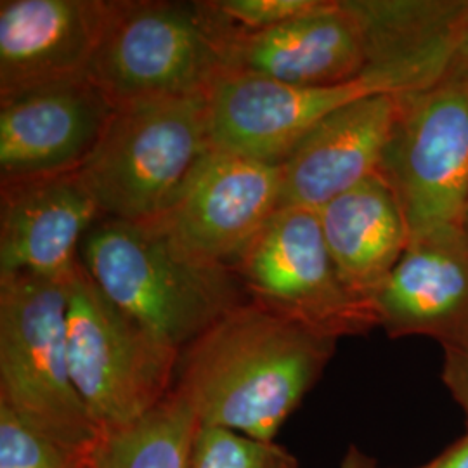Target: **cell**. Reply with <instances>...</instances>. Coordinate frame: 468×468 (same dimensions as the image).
Listing matches in <instances>:
<instances>
[{
  "label": "cell",
  "instance_id": "cell-25",
  "mask_svg": "<svg viewBox=\"0 0 468 468\" xmlns=\"http://www.w3.org/2000/svg\"><path fill=\"white\" fill-rule=\"evenodd\" d=\"M340 468H380L377 465L375 458L369 456L368 452H363L359 446L352 444L349 450L344 454V460Z\"/></svg>",
  "mask_w": 468,
  "mask_h": 468
},
{
  "label": "cell",
  "instance_id": "cell-23",
  "mask_svg": "<svg viewBox=\"0 0 468 468\" xmlns=\"http://www.w3.org/2000/svg\"><path fill=\"white\" fill-rule=\"evenodd\" d=\"M415 468H468V432L434 460Z\"/></svg>",
  "mask_w": 468,
  "mask_h": 468
},
{
  "label": "cell",
  "instance_id": "cell-5",
  "mask_svg": "<svg viewBox=\"0 0 468 468\" xmlns=\"http://www.w3.org/2000/svg\"><path fill=\"white\" fill-rule=\"evenodd\" d=\"M68 365L101 437L131 427L174 390L181 351L123 314L84 266L67 283Z\"/></svg>",
  "mask_w": 468,
  "mask_h": 468
},
{
  "label": "cell",
  "instance_id": "cell-9",
  "mask_svg": "<svg viewBox=\"0 0 468 468\" xmlns=\"http://www.w3.org/2000/svg\"><path fill=\"white\" fill-rule=\"evenodd\" d=\"M233 272L249 301L318 334L340 340L378 328L373 307L340 280L318 210L278 208Z\"/></svg>",
  "mask_w": 468,
  "mask_h": 468
},
{
  "label": "cell",
  "instance_id": "cell-8",
  "mask_svg": "<svg viewBox=\"0 0 468 468\" xmlns=\"http://www.w3.org/2000/svg\"><path fill=\"white\" fill-rule=\"evenodd\" d=\"M434 77L408 67L368 68L346 84L299 87L228 69L208 89L207 125L214 150L280 165L323 118L375 94H401L429 87Z\"/></svg>",
  "mask_w": 468,
  "mask_h": 468
},
{
  "label": "cell",
  "instance_id": "cell-11",
  "mask_svg": "<svg viewBox=\"0 0 468 468\" xmlns=\"http://www.w3.org/2000/svg\"><path fill=\"white\" fill-rule=\"evenodd\" d=\"M120 0H2L0 102L87 80Z\"/></svg>",
  "mask_w": 468,
  "mask_h": 468
},
{
  "label": "cell",
  "instance_id": "cell-14",
  "mask_svg": "<svg viewBox=\"0 0 468 468\" xmlns=\"http://www.w3.org/2000/svg\"><path fill=\"white\" fill-rule=\"evenodd\" d=\"M113 110L89 80L0 102V179L75 172L94 150Z\"/></svg>",
  "mask_w": 468,
  "mask_h": 468
},
{
  "label": "cell",
  "instance_id": "cell-13",
  "mask_svg": "<svg viewBox=\"0 0 468 468\" xmlns=\"http://www.w3.org/2000/svg\"><path fill=\"white\" fill-rule=\"evenodd\" d=\"M371 305L390 338L421 335L442 349L468 347L465 228H441L411 239Z\"/></svg>",
  "mask_w": 468,
  "mask_h": 468
},
{
  "label": "cell",
  "instance_id": "cell-20",
  "mask_svg": "<svg viewBox=\"0 0 468 468\" xmlns=\"http://www.w3.org/2000/svg\"><path fill=\"white\" fill-rule=\"evenodd\" d=\"M187 468H301L274 441L253 439L218 427H200Z\"/></svg>",
  "mask_w": 468,
  "mask_h": 468
},
{
  "label": "cell",
  "instance_id": "cell-2",
  "mask_svg": "<svg viewBox=\"0 0 468 468\" xmlns=\"http://www.w3.org/2000/svg\"><path fill=\"white\" fill-rule=\"evenodd\" d=\"M80 264L118 309L183 352L247 293L233 271L187 262L143 224L101 218L85 234Z\"/></svg>",
  "mask_w": 468,
  "mask_h": 468
},
{
  "label": "cell",
  "instance_id": "cell-27",
  "mask_svg": "<svg viewBox=\"0 0 468 468\" xmlns=\"http://www.w3.org/2000/svg\"><path fill=\"white\" fill-rule=\"evenodd\" d=\"M463 228H465V231L468 234V210H467V218H465V224H463Z\"/></svg>",
  "mask_w": 468,
  "mask_h": 468
},
{
  "label": "cell",
  "instance_id": "cell-26",
  "mask_svg": "<svg viewBox=\"0 0 468 468\" xmlns=\"http://www.w3.org/2000/svg\"><path fill=\"white\" fill-rule=\"evenodd\" d=\"M85 468H94V452H92V458H90V462L87 463V467Z\"/></svg>",
  "mask_w": 468,
  "mask_h": 468
},
{
  "label": "cell",
  "instance_id": "cell-3",
  "mask_svg": "<svg viewBox=\"0 0 468 468\" xmlns=\"http://www.w3.org/2000/svg\"><path fill=\"white\" fill-rule=\"evenodd\" d=\"M229 32L212 2L120 0L87 80L113 106L207 96L228 71Z\"/></svg>",
  "mask_w": 468,
  "mask_h": 468
},
{
  "label": "cell",
  "instance_id": "cell-17",
  "mask_svg": "<svg viewBox=\"0 0 468 468\" xmlns=\"http://www.w3.org/2000/svg\"><path fill=\"white\" fill-rule=\"evenodd\" d=\"M318 216L340 280L371 305L410 245L396 193L377 174L321 207Z\"/></svg>",
  "mask_w": 468,
  "mask_h": 468
},
{
  "label": "cell",
  "instance_id": "cell-12",
  "mask_svg": "<svg viewBox=\"0 0 468 468\" xmlns=\"http://www.w3.org/2000/svg\"><path fill=\"white\" fill-rule=\"evenodd\" d=\"M102 218L77 172L2 181L0 276L32 274L68 283L80 245Z\"/></svg>",
  "mask_w": 468,
  "mask_h": 468
},
{
  "label": "cell",
  "instance_id": "cell-10",
  "mask_svg": "<svg viewBox=\"0 0 468 468\" xmlns=\"http://www.w3.org/2000/svg\"><path fill=\"white\" fill-rule=\"evenodd\" d=\"M280 203V165L212 148L143 226L187 262L233 271Z\"/></svg>",
  "mask_w": 468,
  "mask_h": 468
},
{
  "label": "cell",
  "instance_id": "cell-6",
  "mask_svg": "<svg viewBox=\"0 0 468 468\" xmlns=\"http://www.w3.org/2000/svg\"><path fill=\"white\" fill-rule=\"evenodd\" d=\"M67 283L0 276V402L50 435L94 448L100 431L68 365Z\"/></svg>",
  "mask_w": 468,
  "mask_h": 468
},
{
  "label": "cell",
  "instance_id": "cell-21",
  "mask_svg": "<svg viewBox=\"0 0 468 468\" xmlns=\"http://www.w3.org/2000/svg\"><path fill=\"white\" fill-rule=\"evenodd\" d=\"M326 0H218L212 5L228 23L247 32H261L309 15Z\"/></svg>",
  "mask_w": 468,
  "mask_h": 468
},
{
  "label": "cell",
  "instance_id": "cell-7",
  "mask_svg": "<svg viewBox=\"0 0 468 468\" xmlns=\"http://www.w3.org/2000/svg\"><path fill=\"white\" fill-rule=\"evenodd\" d=\"M398 117L380 176L401 205L410 241L463 228L468 210V71L396 94Z\"/></svg>",
  "mask_w": 468,
  "mask_h": 468
},
{
  "label": "cell",
  "instance_id": "cell-4",
  "mask_svg": "<svg viewBox=\"0 0 468 468\" xmlns=\"http://www.w3.org/2000/svg\"><path fill=\"white\" fill-rule=\"evenodd\" d=\"M212 150L205 96L118 104L94 150L77 168L102 218H156Z\"/></svg>",
  "mask_w": 468,
  "mask_h": 468
},
{
  "label": "cell",
  "instance_id": "cell-15",
  "mask_svg": "<svg viewBox=\"0 0 468 468\" xmlns=\"http://www.w3.org/2000/svg\"><path fill=\"white\" fill-rule=\"evenodd\" d=\"M228 69L268 77L299 87L346 84L368 69V46L347 0L261 32L231 25L226 44Z\"/></svg>",
  "mask_w": 468,
  "mask_h": 468
},
{
  "label": "cell",
  "instance_id": "cell-1",
  "mask_svg": "<svg viewBox=\"0 0 468 468\" xmlns=\"http://www.w3.org/2000/svg\"><path fill=\"white\" fill-rule=\"evenodd\" d=\"M336 342L243 302L183 349L174 392L201 427L274 441L318 384Z\"/></svg>",
  "mask_w": 468,
  "mask_h": 468
},
{
  "label": "cell",
  "instance_id": "cell-22",
  "mask_svg": "<svg viewBox=\"0 0 468 468\" xmlns=\"http://www.w3.org/2000/svg\"><path fill=\"white\" fill-rule=\"evenodd\" d=\"M442 382L463 410L468 427V347L444 349Z\"/></svg>",
  "mask_w": 468,
  "mask_h": 468
},
{
  "label": "cell",
  "instance_id": "cell-18",
  "mask_svg": "<svg viewBox=\"0 0 468 468\" xmlns=\"http://www.w3.org/2000/svg\"><path fill=\"white\" fill-rule=\"evenodd\" d=\"M200 421L174 390L131 427L102 435L94 468H187Z\"/></svg>",
  "mask_w": 468,
  "mask_h": 468
},
{
  "label": "cell",
  "instance_id": "cell-16",
  "mask_svg": "<svg viewBox=\"0 0 468 468\" xmlns=\"http://www.w3.org/2000/svg\"><path fill=\"white\" fill-rule=\"evenodd\" d=\"M396 117V94H375L323 118L280 164V208L319 210L361 181L380 174Z\"/></svg>",
  "mask_w": 468,
  "mask_h": 468
},
{
  "label": "cell",
  "instance_id": "cell-24",
  "mask_svg": "<svg viewBox=\"0 0 468 468\" xmlns=\"http://www.w3.org/2000/svg\"><path fill=\"white\" fill-rule=\"evenodd\" d=\"M446 71H468V17L460 30L456 46L452 50V61Z\"/></svg>",
  "mask_w": 468,
  "mask_h": 468
},
{
  "label": "cell",
  "instance_id": "cell-19",
  "mask_svg": "<svg viewBox=\"0 0 468 468\" xmlns=\"http://www.w3.org/2000/svg\"><path fill=\"white\" fill-rule=\"evenodd\" d=\"M94 450L50 435L0 402V468H85Z\"/></svg>",
  "mask_w": 468,
  "mask_h": 468
}]
</instances>
